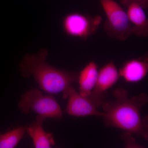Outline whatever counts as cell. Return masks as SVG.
<instances>
[{
  "label": "cell",
  "instance_id": "6da1fadb",
  "mask_svg": "<svg viewBox=\"0 0 148 148\" xmlns=\"http://www.w3.org/2000/svg\"><path fill=\"white\" fill-rule=\"evenodd\" d=\"M113 101H104L102 104L103 117L107 127L119 128L148 140L147 120L141 118L140 111L148 103L146 93L130 97L128 91L123 88L114 90Z\"/></svg>",
  "mask_w": 148,
  "mask_h": 148
},
{
  "label": "cell",
  "instance_id": "7a4b0ae2",
  "mask_svg": "<svg viewBox=\"0 0 148 148\" xmlns=\"http://www.w3.org/2000/svg\"><path fill=\"white\" fill-rule=\"evenodd\" d=\"M48 52L42 49L38 54H26L19 64L21 75L33 77L42 90L56 94L77 82L78 73L56 69L46 62Z\"/></svg>",
  "mask_w": 148,
  "mask_h": 148
},
{
  "label": "cell",
  "instance_id": "3957f363",
  "mask_svg": "<svg viewBox=\"0 0 148 148\" xmlns=\"http://www.w3.org/2000/svg\"><path fill=\"white\" fill-rule=\"evenodd\" d=\"M17 106L24 114L34 111L45 119L61 120L63 118L62 110L55 98L36 88H31L23 94Z\"/></svg>",
  "mask_w": 148,
  "mask_h": 148
},
{
  "label": "cell",
  "instance_id": "277c9868",
  "mask_svg": "<svg viewBox=\"0 0 148 148\" xmlns=\"http://www.w3.org/2000/svg\"><path fill=\"white\" fill-rule=\"evenodd\" d=\"M106 16L104 28L110 38L124 41L132 34L125 10L114 0H99Z\"/></svg>",
  "mask_w": 148,
  "mask_h": 148
},
{
  "label": "cell",
  "instance_id": "5b68a950",
  "mask_svg": "<svg viewBox=\"0 0 148 148\" xmlns=\"http://www.w3.org/2000/svg\"><path fill=\"white\" fill-rule=\"evenodd\" d=\"M102 21V16H92L79 12L68 14L62 21L64 32L69 36L86 40L97 32Z\"/></svg>",
  "mask_w": 148,
  "mask_h": 148
},
{
  "label": "cell",
  "instance_id": "8992f818",
  "mask_svg": "<svg viewBox=\"0 0 148 148\" xmlns=\"http://www.w3.org/2000/svg\"><path fill=\"white\" fill-rule=\"evenodd\" d=\"M119 72L113 61L107 63L98 71L95 87L88 98L97 108L104 102L107 91L117 82Z\"/></svg>",
  "mask_w": 148,
  "mask_h": 148
},
{
  "label": "cell",
  "instance_id": "52a82bcc",
  "mask_svg": "<svg viewBox=\"0 0 148 148\" xmlns=\"http://www.w3.org/2000/svg\"><path fill=\"white\" fill-rule=\"evenodd\" d=\"M63 92L64 98H68L66 111L69 115L76 117L103 116L104 112L98 111L97 107L89 98L81 95L72 85L67 88Z\"/></svg>",
  "mask_w": 148,
  "mask_h": 148
},
{
  "label": "cell",
  "instance_id": "ba28073f",
  "mask_svg": "<svg viewBox=\"0 0 148 148\" xmlns=\"http://www.w3.org/2000/svg\"><path fill=\"white\" fill-rule=\"evenodd\" d=\"M132 25V34L143 38L148 36V20L145 9L135 0H121Z\"/></svg>",
  "mask_w": 148,
  "mask_h": 148
},
{
  "label": "cell",
  "instance_id": "9c48e42d",
  "mask_svg": "<svg viewBox=\"0 0 148 148\" xmlns=\"http://www.w3.org/2000/svg\"><path fill=\"white\" fill-rule=\"evenodd\" d=\"M119 72L120 77L126 82L136 83L140 81L147 74V55L126 61Z\"/></svg>",
  "mask_w": 148,
  "mask_h": 148
},
{
  "label": "cell",
  "instance_id": "30bf717a",
  "mask_svg": "<svg viewBox=\"0 0 148 148\" xmlns=\"http://www.w3.org/2000/svg\"><path fill=\"white\" fill-rule=\"evenodd\" d=\"M45 119L37 115L36 120L27 127V132L33 140L36 148H50L55 145L52 134L43 129V122Z\"/></svg>",
  "mask_w": 148,
  "mask_h": 148
},
{
  "label": "cell",
  "instance_id": "8fae6325",
  "mask_svg": "<svg viewBox=\"0 0 148 148\" xmlns=\"http://www.w3.org/2000/svg\"><path fill=\"white\" fill-rule=\"evenodd\" d=\"M98 66L91 61L84 67L78 75L79 93L84 97L90 95L95 87L98 78Z\"/></svg>",
  "mask_w": 148,
  "mask_h": 148
},
{
  "label": "cell",
  "instance_id": "7c38bea8",
  "mask_svg": "<svg viewBox=\"0 0 148 148\" xmlns=\"http://www.w3.org/2000/svg\"><path fill=\"white\" fill-rule=\"evenodd\" d=\"M27 132V127H20L0 133V148H14Z\"/></svg>",
  "mask_w": 148,
  "mask_h": 148
},
{
  "label": "cell",
  "instance_id": "4fadbf2b",
  "mask_svg": "<svg viewBox=\"0 0 148 148\" xmlns=\"http://www.w3.org/2000/svg\"><path fill=\"white\" fill-rule=\"evenodd\" d=\"M135 1L139 3L145 9L148 8V0H135Z\"/></svg>",
  "mask_w": 148,
  "mask_h": 148
}]
</instances>
